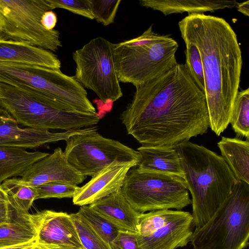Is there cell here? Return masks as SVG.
Returning a JSON list of instances; mask_svg holds the SVG:
<instances>
[{
	"instance_id": "1",
	"label": "cell",
	"mask_w": 249,
	"mask_h": 249,
	"mask_svg": "<svg viewBox=\"0 0 249 249\" xmlns=\"http://www.w3.org/2000/svg\"><path fill=\"white\" fill-rule=\"evenodd\" d=\"M119 118L128 134L142 146L174 147L206 133L209 118L204 93L185 64H178L135 87Z\"/></svg>"
},
{
	"instance_id": "2",
	"label": "cell",
	"mask_w": 249,
	"mask_h": 249,
	"mask_svg": "<svg viewBox=\"0 0 249 249\" xmlns=\"http://www.w3.org/2000/svg\"><path fill=\"white\" fill-rule=\"evenodd\" d=\"M181 36L198 48L203 69L209 127L217 136L230 124L242 67L236 33L224 18L188 15L179 21Z\"/></svg>"
},
{
	"instance_id": "3",
	"label": "cell",
	"mask_w": 249,
	"mask_h": 249,
	"mask_svg": "<svg viewBox=\"0 0 249 249\" xmlns=\"http://www.w3.org/2000/svg\"><path fill=\"white\" fill-rule=\"evenodd\" d=\"M174 147L192 196L194 225L198 229L226 199L237 180L223 158L205 147L186 141Z\"/></svg>"
},
{
	"instance_id": "4",
	"label": "cell",
	"mask_w": 249,
	"mask_h": 249,
	"mask_svg": "<svg viewBox=\"0 0 249 249\" xmlns=\"http://www.w3.org/2000/svg\"><path fill=\"white\" fill-rule=\"evenodd\" d=\"M0 107L25 127L65 131L93 126L98 114L77 112L45 96L0 83Z\"/></svg>"
},
{
	"instance_id": "5",
	"label": "cell",
	"mask_w": 249,
	"mask_h": 249,
	"mask_svg": "<svg viewBox=\"0 0 249 249\" xmlns=\"http://www.w3.org/2000/svg\"><path fill=\"white\" fill-rule=\"evenodd\" d=\"M0 83L45 96L78 112L89 113L95 110L82 85L60 69L0 63Z\"/></svg>"
},
{
	"instance_id": "6",
	"label": "cell",
	"mask_w": 249,
	"mask_h": 249,
	"mask_svg": "<svg viewBox=\"0 0 249 249\" xmlns=\"http://www.w3.org/2000/svg\"><path fill=\"white\" fill-rule=\"evenodd\" d=\"M249 239V184L237 180L226 199L203 226L195 229L194 249H244Z\"/></svg>"
},
{
	"instance_id": "7",
	"label": "cell",
	"mask_w": 249,
	"mask_h": 249,
	"mask_svg": "<svg viewBox=\"0 0 249 249\" xmlns=\"http://www.w3.org/2000/svg\"><path fill=\"white\" fill-rule=\"evenodd\" d=\"M121 192L140 213L161 210H181L192 204L184 179L165 173L131 167Z\"/></svg>"
},
{
	"instance_id": "8",
	"label": "cell",
	"mask_w": 249,
	"mask_h": 249,
	"mask_svg": "<svg viewBox=\"0 0 249 249\" xmlns=\"http://www.w3.org/2000/svg\"><path fill=\"white\" fill-rule=\"evenodd\" d=\"M50 10L48 0H0V39L56 52L62 46L59 32L46 29L41 22Z\"/></svg>"
},
{
	"instance_id": "9",
	"label": "cell",
	"mask_w": 249,
	"mask_h": 249,
	"mask_svg": "<svg viewBox=\"0 0 249 249\" xmlns=\"http://www.w3.org/2000/svg\"><path fill=\"white\" fill-rule=\"evenodd\" d=\"M178 42L167 35L140 46L114 44V64L120 82L136 87L159 76L178 64Z\"/></svg>"
},
{
	"instance_id": "10",
	"label": "cell",
	"mask_w": 249,
	"mask_h": 249,
	"mask_svg": "<svg viewBox=\"0 0 249 249\" xmlns=\"http://www.w3.org/2000/svg\"><path fill=\"white\" fill-rule=\"evenodd\" d=\"M114 43L97 37L72 53L74 77L105 104L115 102L123 95L114 64Z\"/></svg>"
},
{
	"instance_id": "11",
	"label": "cell",
	"mask_w": 249,
	"mask_h": 249,
	"mask_svg": "<svg viewBox=\"0 0 249 249\" xmlns=\"http://www.w3.org/2000/svg\"><path fill=\"white\" fill-rule=\"evenodd\" d=\"M92 130L76 134L66 140L64 152L70 164L85 176L97 174L114 161L139 164L141 155L121 142L103 137Z\"/></svg>"
},
{
	"instance_id": "12",
	"label": "cell",
	"mask_w": 249,
	"mask_h": 249,
	"mask_svg": "<svg viewBox=\"0 0 249 249\" xmlns=\"http://www.w3.org/2000/svg\"><path fill=\"white\" fill-rule=\"evenodd\" d=\"M18 123L0 107V146L33 149L45 144L66 141L71 136L90 131L93 126L53 132L49 130L20 126Z\"/></svg>"
},
{
	"instance_id": "13",
	"label": "cell",
	"mask_w": 249,
	"mask_h": 249,
	"mask_svg": "<svg viewBox=\"0 0 249 249\" xmlns=\"http://www.w3.org/2000/svg\"><path fill=\"white\" fill-rule=\"evenodd\" d=\"M20 177L13 178L18 184L30 187L54 181L77 185L87 178L70 164L59 147L31 165Z\"/></svg>"
},
{
	"instance_id": "14",
	"label": "cell",
	"mask_w": 249,
	"mask_h": 249,
	"mask_svg": "<svg viewBox=\"0 0 249 249\" xmlns=\"http://www.w3.org/2000/svg\"><path fill=\"white\" fill-rule=\"evenodd\" d=\"M32 215L36 229L37 242L66 249H84L70 214L44 210Z\"/></svg>"
},
{
	"instance_id": "15",
	"label": "cell",
	"mask_w": 249,
	"mask_h": 249,
	"mask_svg": "<svg viewBox=\"0 0 249 249\" xmlns=\"http://www.w3.org/2000/svg\"><path fill=\"white\" fill-rule=\"evenodd\" d=\"M136 162L114 161L92 177L72 197L73 204L89 205L121 190L126 175Z\"/></svg>"
},
{
	"instance_id": "16",
	"label": "cell",
	"mask_w": 249,
	"mask_h": 249,
	"mask_svg": "<svg viewBox=\"0 0 249 249\" xmlns=\"http://www.w3.org/2000/svg\"><path fill=\"white\" fill-rule=\"evenodd\" d=\"M192 214L185 212L181 217L171 222L147 236L138 235L141 249H177L190 242L193 233Z\"/></svg>"
},
{
	"instance_id": "17",
	"label": "cell",
	"mask_w": 249,
	"mask_h": 249,
	"mask_svg": "<svg viewBox=\"0 0 249 249\" xmlns=\"http://www.w3.org/2000/svg\"><path fill=\"white\" fill-rule=\"evenodd\" d=\"M89 206L119 230L138 233L141 213L133 208L121 190Z\"/></svg>"
},
{
	"instance_id": "18",
	"label": "cell",
	"mask_w": 249,
	"mask_h": 249,
	"mask_svg": "<svg viewBox=\"0 0 249 249\" xmlns=\"http://www.w3.org/2000/svg\"><path fill=\"white\" fill-rule=\"evenodd\" d=\"M0 63L37 65L60 69L61 62L52 52L25 43L0 39Z\"/></svg>"
},
{
	"instance_id": "19",
	"label": "cell",
	"mask_w": 249,
	"mask_h": 249,
	"mask_svg": "<svg viewBox=\"0 0 249 249\" xmlns=\"http://www.w3.org/2000/svg\"><path fill=\"white\" fill-rule=\"evenodd\" d=\"M139 3L167 16L184 12L188 15L214 12L219 9L235 7L237 2L235 0H140Z\"/></svg>"
},
{
	"instance_id": "20",
	"label": "cell",
	"mask_w": 249,
	"mask_h": 249,
	"mask_svg": "<svg viewBox=\"0 0 249 249\" xmlns=\"http://www.w3.org/2000/svg\"><path fill=\"white\" fill-rule=\"evenodd\" d=\"M137 150L141 155L137 165L140 168L184 179L180 157L175 147L142 145Z\"/></svg>"
},
{
	"instance_id": "21",
	"label": "cell",
	"mask_w": 249,
	"mask_h": 249,
	"mask_svg": "<svg viewBox=\"0 0 249 249\" xmlns=\"http://www.w3.org/2000/svg\"><path fill=\"white\" fill-rule=\"evenodd\" d=\"M49 154L20 147L0 146V186L7 179L21 177L31 165Z\"/></svg>"
},
{
	"instance_id": "22",
	"label": "cell",
	"mask_w": 249,
	"mask_h": 249,
	"mask_svg": "<svg viewBox=\"0 0 249 249\" xmlns=\"http://www.w3.org/2000/svg\"><path fill=\"white\" fill-rule=\"evenodd\" d=\"M217 145L236 180L249 184V139L222 137Z\"/></svg>"
},
{
	"instance_id": "23",
	"label": "cell",
	"mask_w": 249,
	"mask_h": 249,
	"mask_svg": "<svg viewBox=\"0 0 249 249\" xmlns=\"http://www.w3.org/2000/svg\"><path fill=\"white\" fill-rule=\"evenodd\" d=\"M13 207L14 215L11 221L0 225V248L21 245L36 239L37 231L32 214L23 213Z\"/></svg>"
},
{
	"instance_id": "24",
	"label": "cell",
	"mask_w": 249,
	"mask_h": 249,
	"mask_svg": "<svg viewBox=\"0 0 249 249\" xmlns=\"http://www.w3.org/2000/svg\"><path fill=\"white\" fill-rule=\"evenodd\" d=\"M185 211L161 210L141 213L138 228V235L147 236L171 222L181 217Z\"/></svg>"
},
{
	"instance_id": "25",
	"label": "cell",
	"mask_w": 249,
	"mask_h": 249,
	"mask_svg": "<svg viewBox=\"0 0 249 249\" xmlns=\"http://www.w3.org/2000/svg\"><path fill=\"white\" fill-rule=\"evenodd\" d=\"M230 123L239 136L249 139V88L238 91L235 99Z\"/></svg>"
},
{
	"instance_id": "26",
	"label": "cell",
	"mask_w": 249,
	"mask_h": 249,
	"mask_svg": "<svg viewBox=\"0 0 249 249\" xmlns=\"http://www.w3.org/2000/svg\"><path fill=\"white\" fill-rule=\"evenodd\" d=\"M0 186L8 195L15 208L23 213H28L36 196L35 187L18 184L15 182L13 178L5 180Z\"/></svg>"
},
{
	"instance_id": "27",
	"label": "cell",
	"mask_w": 249,
	"mask_h": 249,
	"mask_svg": "<svg viewBox=\"0 0 249 249\" xmlns=\"http://www.w3.org/2000/svg\"><path fill=\"white\" fill-rule=\"evenodd\" d=\"M70 215L84 249H111L110 245L97 234L78 212Z\"/></svg>"
},
{
	"instance_id": "28",
	"label": "cell",
	"mask_w": 249,
	"mask_h": 249,
	"mask_svg": "<svg viewBox=\"0 0 249 249\" xmlns=\"http://www.w3.org/2000/svg\"><path fill=\"white\" fill-rule=\"evenodd\" d=\"M78 212L86 219L97 234L110 245L117 235L119 230L89 205L80 206Z\"/></svg>"
},
{
	"instance_id": "29",
	"label": "cell",
	"mask_w": 249,
	"mask_h": 249,
	"mask_svg": "<svg viewBox=\"0 0 249 249\" xmlns=\"http://www.w3.org/2000/svg\"><path fill=\"white\" fill-rule=\"evenodd\" d=\"M184 41L186 46L185 64L195 82L204 93L205 82L200 53L195 44L187 40H184Z\"/></svg>"
},
{
	"instance_id": "30",
	"label": "cell",
	"mask_w": 249,
	"mask_h": 249,
	"mask_svg": "<svg viewBox=\"0 0 249 249\" xmlns=\"http://www.w3.org/2000/svg\"><path fill=\"white\" fill-rule=\"evenodd\" d=\"M36 200L50 198H72L79 189L77 185L62 182H51L35 187Z\"/></svg>"
},
{
	"instance_id": "31",
	"label": "cell",
	"mask_w": 249,
	"mask_h": 249,
	"mask_svg": "<svg viewBox=\"0 0 249 249\" xmlns=\"http://www.w3.org/2000/svg\"><path fill=\"white\" fill-rule=\"evenodd\" d=\"M96 21L104 26L114 23L121 0H89Z\"/></svg>"
},
{
	"instance_id": "32",
	"label": "cell",
	"mask_w": 249,
	"mask_h": 249,
	"mask_svg": "<svg viewBox=\"0 0 249 249\" xmlns=\"http://www.w3.org/2000/svg\"><path fill=\"white\" fill-rule=\"evenodd\" d=\"M48 0L52 10L57 8L64 9L90 19H94L89 0Z\"/></svg>"
},
{
	"instance_id": "33",
	"label": "cell",
	"mask_w": 249,
	"mask_h": 249,
	"mask_svg": "<svg viewBox=\"0 0 249 249\" xmlns=\"http://www.w3.org/2000/svg\"><path fill=\"white\" fill-rule=\"evenodd\" d=\"M138 233L119 230L110 244L111 249H141L138 242Z\"/></svg>"
},
{
	"instance_id": "34",
	"label": "cell",
	"mask_w": 249,
	"mask_h": 249,
	"mask_svg": "<svg viewBox=\"0 0 249 249\" xmlns=\"http://www.w3.org/2000/svg\"><path fill=\"white\" fill-rule=\"evenodd\" d=\"M14 212V208L8 195L0 186V225L10 222Z\"/></svg>"
},
{
	"instance_id": "35",
	"label": "cell",
	"mask_w": 249,
	"mask_h": 249,
	"mask_svg": "<svg viewBox=\"0 0 249 249\" xmlns=\"http://www.w3.org/2000/svg\"><path fill=\"white\" fill-rule=\"evenodd\" d=\"M160 36V35H159L153 31L152 25H151L141 36L122 42L130 46H140L155 42L158 40Z\"/></svg>"
},
{
	"instance_id": "36",
	"label": "cell",
	"mask_w": 249,
	"mask_h": 249,
	"mask_svg": "<svg viewBox=\"0 0 249 249\" xmlns=\"http://www.w3.org/2000/svg\"><path fill=\"white\" fill-rule=\"evenodd\" d=\"M41 22L43 26L48 30H52L56 25L57 18L56 14L52 10L46 12L42 16Z\"/></svg>"
},
{
	"instance_id": "37",
	"label": "cell",
	"mask_w": 249,
	"mask_h": 249,
	"mask_svg": "<svg viewBox=\"0 0 249 249\" xmlns=\"http://www.w3.org/2000/svg\"><path fill=\"white\" fill-rule=\"evenodd\" d=\"M236 7L237 10L246 16H249V0L237 3Z\"/></svg>"
},
{
	"instance_id": "38",
	"label": "cell",
	"mask_w": 249,
	"mask_h": 249,
	"mask_svg": "<svg viewBox=\"0 0 249 249\" xmlns=\"http://www.w3.org/2000/svg\"><path fill=\"white\" fill-rule=\"evenodd\" d=\"M36 241V239L23 244L11 247L1 248L0 249H31Z\"/></svg>"
},
{
	"instance_id": "39",
	"label": "cell",
	"mask_w": 249,
	"mask_h": 249,
	"mask_svg": "<svg viewBox=\"0 0 249 249\" xmlns=\"http://www.w3.org/2000/svg\"><path fill=\"white\" fill-rule=\"evenodd\" d=\"M31 249H66L59 246L36 242Z\"/></svg>"
}]
</instances>
